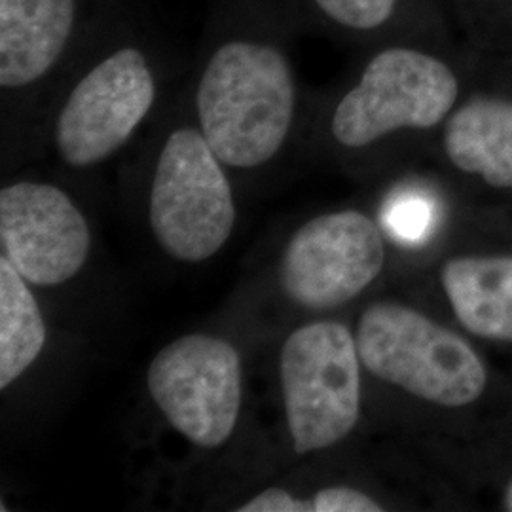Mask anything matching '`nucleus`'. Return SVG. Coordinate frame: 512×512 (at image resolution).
<instances>
[{"label":"nucleus","instance_id":"nucleus-1","mask_svg":"<svg viewBox=\"0 0 512 512\" xmlns=\"http://www.w3.org/2000/svg\"><path fill=\"white\" fill-rule=\"evenodd\" d=\"M196 109L220 162L253 169L285 145L296 112V78L285 48L260 33L220 38L205 61Z\"/></svg>","mask_w":512,"mask_h":512},{"label":"nucleus","instance_id":"nucleus-2","mask_svg":"<svg viewBox=\"0 0 512 512\" xmlns=\"http://www.w3.org/2000/svg\"><path fill=\"white\" fill-rule=\"evenodd\" d=\"M357 349L366 370L427 403L467 406L488 382L486 366L463 336L401 304L366 308Z\"/></svg>","mask_w":512,"mask_h":512},{"label":"nucleus","instance_id":"nucleus-3","mask_svg":"<svg viewBox=\"0 0 512 512\" xmlns=\"http://www.w3.org/2000/svg\"><path fill=\"white\" fill-rule=\"evenodd\" d=\"M357 340L334 321L294 330L281 349V387L294 450L330 448L346 439L361 416Z\"/></svg>","mask_w":512,"mask_h":512},{"label":"nucleus","instance_id":"nucleus-4","mask_svg":"<svg viewBox=\"0 0 512 512\" xmlns=\"http://www.w3.org/2000/svg\"><path fill=\"white\" fill-rule=\"evenodd\" d=\"M202 131L175 129L162 147L150 190V226L167 255L202 262L236 224L232 186Z\"/></svg>","mask_w":512,"mask_h":512},{"label":"nucleus","instance_id":"nucleus-5","mask_svg":"<svg viewBox=\"0 0 512 512\" xmlns=\"http://www.w3.org/2000/svg\"><path fill=\"white\" fill-rule=\"evenodd\" d=\"M452 69L414 48L374 55L332 114L330 133L346 148H365L401 129L439 126L458 101Z\"/></svg>","mask_w":512,"mask_h":512},{"label":"nucleus","instance_id":"nucleus-6","mask_svg":"<svg viewBox=\"0 0 512 512\" xmlns=\"http://www.w3.org/2000/svg\"><path fill=\"white\" fill-rule=\"evenodd\" d=\"M156 93V76L141 46L110 48L74 84L55 120V147L63 162L71 167L105 162L143 124Z\"/></svg>","mask_w":512,"mask_h":512},{"label":"nucleus","instance_id":"nucleus-7","mask_svg":"<svg viewBox=\"0 0 512 512\" xmlns=\"http://www.w3.org/2000/svg\"><path fill=\"white\" fill-rule=\"evenodd\" d=\"M147 384L165 418L196 446L217 448L234 433L241 363L230 342L205 334L171 342L150 363Z\"/></svg>","mask_w":512,"mask_h":512},{"label":"nucleus","instance_id":"nucleus-8","mask_svg":"<svg viewBox=\"0 0 512 512\" xmlns=\"http://www.w3.org/2000/svg\"><path fill=\"white\" fill-rule=\"evenodd\" d=\"M385 262L378 226L359 211H340L306 222L281 258V285L308 310L348 304L380 275Z\"/></svg>","mask_w":512,"mask_h":512},{"label":"nucleus","instance_id":"nucleus-9","mask_svg":"<svg viewBox=\"0 0 512 512\" xmlns=\"http://www.w3.org/2000/svg\"><path fill=\"white\" fill-rule=\"evenodd\" d=\"M0 241L19 275L42 287L78 274L92 245L88 222L63 190L27 181L0 192Z\"/></svg>","mask_w":512,"mask_h":512},{"label":"nucleus","instance_id":"nucleus-10","mask_svg":"<svg viewBox=\"0 0 512 512\" xmlns=\"http://www.w3.org/2000/svg\"><path fill=\"white\" fill-rule=\"evenodd\" d=\"M80 0H0V86L23 90L52 73L67 54Z\"/></svg>","mask_w":512,"mask_h":512},{"label":"nucleus","instance_id":"nucleus-11","mask_svg":"<svg viewBox=\"0 0 512 512\" xmlns=\"http://www.w3.org/2000/svg\"><path fill=\"white\" fill-rule=\"evenodd\" d=\"M440 281L459 323L471 334L512 344V256H458Z\"/></svg>","mask_w":512,"mask_h":512},{"label":"nucleus","instance_id":"nucleus-12","mask_svg":"<svg viewBox=\"0 0 512 512\" xmlns=\"http://www.w3.org/2000/svg\"><path fill=\"white\" fill-rule=\"evenodd\" d=\"M444 150L461 171L512 190V101L475 97L444 129Z\"/></svg>","mask_w":512,"mask_h":512},{"label":"nucleus","instance_id":"nucleus-13","mask_svg":"<svg viewBox=\"0 0 512 512\" xmlns=\"http://www.w3.org/2000/svg\"><path fill=\"white\" fill-rule=\"evenodd\" d=\"M46 327L25 279L0 258V389L14 384L44 348Z\"/></svg>","mask_w":512,"mask_h":512},{"label":"nucleus","instance_id":"nucleus-14","mask_svg":"<svg viewBox=\"0 0 512 512\" xmlns=\"http://www.w3.org/2000/svg\"><path fill=\"white\" fill-rule=\"evenodd\" d=\"M323 18L349 31H376L393 18L399 0H308Z\"/></svg>","mask_w":512,"mask_h":512},{"label":"nucleus","instance_id":"nucleus-15","mask_svg":"<svg viewBox=\"0 0 512 512\" xmlns=\"http://www.w3.org/2000/svg\"><path fill=\"white\" fill-rule=\"evenodd\" d=\"M384 220L395 238L418 243L433 224V205L420 196H401L387 207Z\"/></svg>","mask_w":512,"mask_h":512},{"label":"nucleus","instance_id":"nucleus-16","mask_svg":"<svg viewBox=\"0 0 512 512\" xmlns=\"http://www.w3.org/2000/svg\"><path fill=\"white\" fill-rule=\"evenodd\" d=\"M384 507L372 497L348 486L325 488L313 495V512H380Z\"/></svg>","mask_w":512,"mask_h":512},{"label":"nucleus","instance_id":"nucleus-17","mask_svg":"<svg viewBox=\"0 0 512 512\" xmlns=\"http://www.w3.org/2000/svg\"><path fill=\"white\" fill-rule=\"evenodd\" d=\"M239 512H313V499H296L285 490L270 488L239 507Z\"/></svg>","mask_w":512,"mask_h":512},{"label":"nucleus","instance_id":"nucleus-18","mask_svg":"<svg viewBox=\"0 0 512 512\" xmlns=\"http://www.w3.org/2000/svg\"><path fill=\"white\" fill-rule=\"evenodd\" d=\"M503 509H505V511L512 512V478L511 482L507 484V490H505V495H503Z\"/></svg>","mask_w":512,"mask_h":512}]
</instances>
